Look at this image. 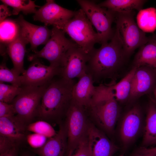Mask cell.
Returning a JSON list of instances; mask_svg holds the SVG:
<instances>
[{"instance_id": "obj_18", "label": "cell", "mask_w": 156, "mask_h": 156, "mask_svg": "<svg viewBox=\"0 0 156 156\" xmlns=\"http://www.w3.org/2000/svg\"><path fill=\"white\" fill-rule=\"evenodd\" d=\"M26 127L16 115L0 117V136L18 144L26 140Z\"/></svg>"}, {"instance_id": "obj_10", "label": "cell", "mask_w": 156, "mask_h": 156, "mask_svg": "<svg viewBox=\"0 0 156 156\" xmlns=\"http://www.w3.org/2000/svg\"><path fill=\"white\" fill-rule=\"evenodd\" d=\"M60 73V67L46 66L38 59H35L20 75L21 86H48L55 77L59 76Z\"/></svg>"}, {"instance_id": "obj_32", "label": "cell", "mask_w": 156, "mask_h": 156, "mask_svg": "<svg viewBox=\"0 0 156 156\" xmlns=\"http://www.w3.org/2000/svg\"><path fill=\"white\" fill-rule=\"evenodd\" d=\"M48 138L39 134L33 133L27 134L26 140L29 144L34 149L42 146L47 142Z\"/></svg>"}, {"instance_id": "obj_17", "label": "cell", "mask_w": 156, "mask_h": 156, "mask_svg": "<svg viewBox=\"0 0 156 156\" xmlns=\"http://www.w3.org/2000/svg\"><path fill=\"white\" fill-rule=\"evenodd\" d=\"M88 135L92 146V156H113L118 147L103 132L91 122Z\"/></svg>"}, {"instance_id": "obj_27", "label": "cell", "mask_w": 156, "mask_h": 156, "mask_svg": "<svg viewBox=\"0 0 156 156\" xmlns=\"http://www.w3.org/2000/svg\"><path fill=\"white\" fill-rule=\"evenodd\" d=\"M1 1L5 4L13 8L12 14L18 15L20 12L27 15L35 13L37 10L36 8L41 6L35 4V1L31 0H1Z\"/></svg>"}, {"instance_id": "obj_22", "label": "cell", "mask_w": 156, "mask_h": 156, "mask_svg": "<svg viewBox=\"0 0 156 156\" xmlns=\"http://www.w3.org/2000/svg\"><path fill=\"white\" fill-rule=\"evenodd\" d=\"M28 43L19 34L14 41L6 46L7 53L12 62L13 67L11 69L18 75L23 74L24 60L26 52V45Z\"/></svg>"}, {"instance_id": "obj_14", "label": "cell", "mask_w": 156, "mask_h": 156, "mask_svg": "<svg viewBox=\"0 0 156 156\" xmlns=\"http://www.w3.org/2000/svg\"><path fill=\"white\" fill-rule=\"evenodd\" d=\"M16 20L20 27V35L28 43L30 44V50L34 53L38 51V46L45 44L50 38L51 30L47 26L31 23L26 21L21 15Z\"/></svg>"}, {"instance_id": "obj_13", "label": "cell", "mask_w": 156, "mask_h": 156, "mask_svg": "<svg viewBox=\"0 0 156 156\" xmlns=\"http://www.w3.org/2000/svg\"><path fill=\"white\" fill-rule=\"evenodd\" d=\"M45 4L37 10L33 16L35 21L43 23L44 25L57 27L70 20L75 11L63 8L53 0H47Z\"/></svg>"}, {"instance_id": "obj_20", "label": "cell", "mask_w": 156, "mask_h": 156, "mask_svg": "<svg viewBox=\"0 0 156 156\" xmlns=\"http://www.w3.org/2000/svg\"><path fill=\"white\" fill-rule=\"evenodd\" d=\"M137 68L132 69L119 82L105 85L106 95L114 98L118 102H122L128 99L131 88L133 78Z\"/></svg>"}, {"instance_id": "obj_31", "label": "cell", "mask_w": 156, "mask_h": 156, "mask_svg": "<svg viewBox=\"0 0 156 156\" xmlns=\"http://www.w3.org/2000/svg\"><path fill=\"white\" fill-rule=\"evenodd\" d=\"M69 156H92V146L88 133L80 143L75 152Z\"/></svg>"}, {"instance_id": "obj_5", "label": "cell", "mask_w": 156, "mask_h": 156, "mask_svg": "<svg viewBox=\"0 0 156 156\" xmlns=\"http://www.w3.org/2000/svg\"><path fill=\"white\" fill-rule=\"evenodd\" d=\"M116 35L126 57L146 43L148 38L139 27L134 19L133 12L116 13Z\"/></svg>"}, {"instance_id": "obj_36", "label": "cell", "mask_w": 156, "mask_h": 156, "mask_svg": "<svg viewBox=\"0 0 156 156\" xmlns=\"http://www.w3.org/2000/svg\"><path fill=\"white\" fill-rule=\"evenodd\" d=\"M138 151L141 153H156V146L151 148L143 147Z\"/></svg>"}, {"instance_id": "obj_34", "label": "cell", "mask_w": 156, "mask_h": 156, "mask_svg": "<svg viewBox=\"0 0 156 156\" xmlns=\"http://www.w3.org/2000/svg\"><path fill=\"white\" fill-rule=\"evenodd\" d=\"M16 112L12 104L0 101V117L16 115Z\"/></svg>"}, {"instance_id": "obj_29", "label": "cell", "mask_w": 156, "mask_h": 156, "mask_svg": "<svg viewBox=\"0 0 156 156\" xmlns=\"http://www.w3.org/2000/svg\"><path fill=\"white\" fill-rule=\"evenodd\" d=\"M21 89V87L9 85L0 82V101L11 104Z\"/></svg>"}, {"instance_id": "obj_2", "label": "cell", "mask_w": 156, "mask_h": 156, "mask_svg": "<svg viewBox=\"0 0 156 156\" xmlns=\"http://www.w3.org/2000/svg\"><path fill=\"white\" fill-rule=\"evenodd\" d=\"M101 44L88 55L86 73L92 77L94 83L114 78L126 57L114 33L109 42Z\"/></svg>"}, {"instance_id": "obj_28", "label": "cell", "mask_w": 156, "mask_h": 156, "mask_svg": "<svg viewBox=\"0 0 156 156\" xmlns=\"http://www.w3.org/2000/svg\"><path fill=\"white\" fill-rule=\"evenodd\" d=\"M26 129L27 131L40 134L48 138L53 136L57 133L50 123L42 120L29 123L27 126Z\"/></svg>"}, {"instance_id": "obj_35", "label": "cell", "mask_w": 156, "mask_h": 156, "mask_svg": "<svg viewBox=\"0 0 156 156\" xmlns=\"http://www.w3.org/2000/svg\"><path fill=\"white\" fill-rule=\"evenodd\" d=\"M8 6L3 4L0 5V22L6 19L8 16H11V12L8 8Z\"/></svg>"}, {"instance_id": "obj_12", "label": "cell", "mask_w": 156, "mask_h": 156, "mask_svg": "<svg viewBox=\"0 0 156 156\" xmlns=\"http://www.w3.org/2000/svg\"><path fill=\"white\" fill-rule=\"evenodd\" d=\"M144 123L140 108L133 106L125 114L119 128V135L124 148L135 141L142 131Z\"/></svg>"}, {"instance_id": "obj_21", "label": "cell", "mask_w": 156, "mask_h": 156, "mask_svg": "<svg viewBox=\"0 0 156 156\" xmlns=\"http://www.w3.org/2000/svg\"><path fill=\"white\" fill-rule=\"evenodd\" d=\"M133 64V67L146 66L156 71V36L148 38L147 42L140 47Z\"/></svg>"}, {"instance_id": "obj_30", "label": "cell", "mask_w": 156, "mask_h": 156, "mask_svg": "<svg viewBox=\"0 0 156 156\" xmlns=\"http://www.w3.org/2000/svg\"><path fill=\"white\" fill-rule=\"evenodd\" d=\"M7 82L18 87L22 86L20 75H18L6 66L3 61L0 66V82Z\"/></svg>"}, {"instance_id": "obj_41", "label": "cell", "mask_w": 156, "mask_h": 156, "mask_svg": "<svg viewBox=\"0 0 156 156\" xmlns=\"http://www.w3.org/2000/svg\"></svg>"}, {"instance_id": "obj_7", "label": "cell", "mask_w": 156, "mask_h": 156, "mask_svg": "<svg viewBox=\"0 0 156 156\" xmlns=\"http://www.w3.org/2000/svg\"><path fill=\"white\" fill-rule=\"evenodd\" d=\"M47 86H21L20 92L11 103L16 117L27 126L37 118L42 99Z\"/></svg>"}, {"instance_id": "obj_6", "label": "cell", "mask_w": 156, "mask_h": 156, "mask_svg": "<svg viewBox=\"0 0 156 156\" xmlns=\"http://www.w3.org/2000/svg\"><path fill=\"white\" fill-rule=\"evenodd\" d=\"M64 122L67 137L65 156H69L75 152L80 143L88 136L90 121L85 108L72 100Z\"/></svg>"}, {"instance_id": "obj_25", "label": "cell", "mask_w": 156, "mask_h": 156, "mask_svg": "<svg viewBox=\"0 0 156 156\" xmlns=\"http://www.w3.org/2000/svg\"><path fill=\"white\" fill-rule=\"evenodd\" d=\"M20 28L16 20L5 19L0 22L1 49L5 50L7 46L15 40L19 36Z\"/></svg>"}, {"instance_id": "obj_33", "label": "cell", "mask_w": 156, "mask_h": 156, "mask_svg": "<svg viewBox=\"0 0 156 156\" xmlns=\"http://www.w3.org/2000/svg\"><path fill=\"white\" fill-rule=\"evenodd\" d=\"M20 145L11 143L0 150V156H18Z\"/></svg>"}, {"instance_id": "obj_37", "label": "cell", "mask_w": 156, "mask_h": 156, "mask_svg": "<svg viewBox=\"0 0 156 156\" xmlns=\"http://www.w3.org/2000/svg\"><path fill=\"white\" fill-rule=\"evenodd\" d=\"M156 153H140L138 152L135 156H155Z\"/></svg>"}, {"instance_id": "obj_15", "label": "cell", "mask_w": 156, "mask_h": 156, "mask_svg": "<svg viewBox=\"0 0 156 156\" xmlns=\"http://www.w3.org/2000/svg\"><path fill=\"white\" fill-rule=\"evenodd\" d=\"M156 86V71L146 66L137 68L133 78L128 100L133 101L150 93L153 91Z\"/></svg>"}, {"instance_id": "obj_26", "label": "cell", "mask_w": 156, "mask_h": 156, "mask_svg": "<svg viewBox=\"0 0 156 156\" xmlns=\"http://www.w3.org/2000/svg\"><path fill=\"white\" fill-rule=\"evenodd\" d=\"M137 24L144 32H153L156 29V9L151 7L139 11Z\"/></svg>"}, {"instance_id": "obj_24", "label": "cell", "mask_w": 156, "mask_h": 156, "mask_svg": "<svg viewBox=\"0 0 156 156\" xmlns=\"http://www.w3.org/2000/svg\"><path fill=\"white\" fill-rule=\"evenodd\" d=\"M146 1L143 0H107L98 5L116 13H126L135 10L139 11Z\"/></svg>"}, {"instance_id": "obj_1", "label": "cell", "mask_w": 156, "mask_h": 156, "mask_svg": "<svg viewBox=\"0 0 156 156\" xmlns=\"http://www.w3.org/2000/svg\"><path fill=\"white\" fill-rule=\"evenodd\" d=\"M75 84L73 80L66 81L60 77L53 79L43 94L37 118L51 124L63 122L72 101Z\"/></svg>"}, {"instance_id": "obj_38", "label": "cell", "mask_w": 156, "mask_h": 156, "mask_svg": "<svg viewBox=\"0 0 156 156\" xmlns=\"http://www.w3.org/2000/svg\"><path fill=\"white\" fill-rule=\"evenodd\" d=\"M20 156H34L33 155L28 153H21Z\"/></svg>"}, {"instance_id": "obj_4", "label": "cell", "mask_w": 156, "mask_h": 156, "mask_svg": "<svg viewBox=\"0 0 156 156\" xmlns=\"http://www.w3.org/2000/svg\"><path fill=\"white\" fill-rule=\"evenodd\" d=\"M81 9L75 11L73 17L57 27L67 33L78 48L88 55L99 43L97 34Z\"/></svg>"}, {"instance_id": "obj_11", "label": "cell", "mask_w": 156, "mask_h": 156, "mask_svg": "<svg viewBox=\"0 0 156 156\" xmlns=\"http://www.w3.org/2000/svg\"><path fill=\"white\" fill-rule=\"evenodd\" d=\"M88 57L77 46L70 49L62 60L59 76L67 81L79 79L87 72Z\"/></svg>"}, {"instance_id": "obj_16", "label": "cell", "mask_w": 156, "mask_h": 156, "mask_svg": "<svg viewBox=\"0 0 156 156\" xmlns=\"http://www.w3.org/2000/svg\"><path fill=\"white\" fill-rule=\"evenodd\" d=\"M59 125L54 136L48 138L41 147L34 149L39 156H65L67 144L66 128L64 122Z\"/></svg>"}, {"instance_id": "obj_9", "label": "cell", "mask_w": 156, "mask_h": 156, "mask_svg": "<svg viewBox=\"0 0 156 156\" xmlns=\"http://www.w3.org/2000/svg\"><path fill=\"white\" fill-rule=\"evenodd\" d=\"M51 30V37L44 47L40 51L29 55L27 59L32 62L38 58H44L49 61L50 66L60 67L67 51L77 46L66 38L65 33L62 30L54 26Z\"/></svg>"}, {"instance_id": "obj_19", "label": "cell", "mask_w": 156, "mask_h": 156, "mask_svg": "<svg viewBox=\"0 0 156 156\" xmlns=\"http://www.w3.org/2000/svg\"><path fill=\"white\" fill-rule=\"evenodd\" d=\"M91 75L87 73L79 78L72 90V100L85 108L91 103L94 95L96 86Z\"/></svg>"}, {"instance_id": "obj_23", "label": "cell", "mask_w": 156, "mask_h": 156, "mask_svg": "<svg viewBox=\"0 0 156 156\" xmlns=\"http://www.w3.org/2000/svg\"><path fill=\"white\" fill-rule=\"evenodd\" d=\"M142 140L143 147L156 146V105L151 101L147 109Z\"/></svg>"}, {"instance_id": "obj_40", "label": "cell", "mask_w": 156, "mask_h": 156, "mask_svg": "<svg viewBox=\"0 0 156 156\" xmlns=\"http://www.w3.org/2000/svg\"><path fill=\"white\" fill-rule=\"evenodd\" d=\"M118 156H123V155H119Z\"/></svg>"}, {"instance_id": "obj_39", "label": "cell", "mask_w": 156, "mask_h": 156, "mask_svg": "<svg viewBox=\"0 0 156 156\" xmlns=\"http://www.w3.org/2000/svg\"><path fill=\"white\" fill-rule=\"evenodd\" d=\"M153 91L155 98V103L156 105V86H155V88H154L153 90Z\"/></svg>"}, {"instance_id": "obj_3", "label": "cell", "mask_w": 156, "mask_h": 156, "mask_svg": "<svg viewBox=\"0 0 156 156\" xmlns=\"http://www.w3.org/2000/svg\"><path fill=\"white\" fill-rule=\"evenodd\" d=\"M85 108L88 118L95 126L108 135L114 134L120 115L119 105L114 98H94Z\"/></svg>"}, {"instance_id": "obj_8", "label": "cell", "mask_w": 156, "mask_h": 156, "mask_svg": "<svg viewBox=\"0 0 156 156\" xmlns=\"http://www.w3.org/2000/svg\"><path fill=\"white\" fill-rule=\"evenodd\" d=\"M77 1L95 28L99 43L102 44L111 40L114 34L112 26L115 19L116 13L100 6L93 1Z\"/></svg>"}]
</instances>
